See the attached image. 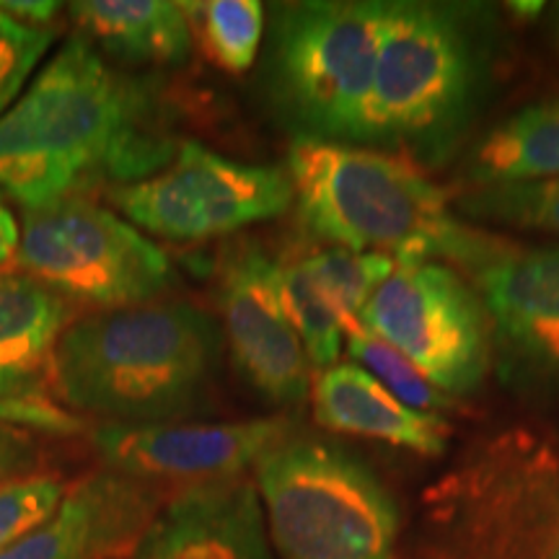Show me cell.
Instances as JSON below:
<instances>
[{"instance_id": "obj_1", "label": "cell", "mask_w": 559, "mask_h": 559, "mask_svg": "<svg viewBox=\"0 0 559 559\" xmlns=\"http://www.w3.org/2000/svg\"><path fill=\"white\" fill-rule=\"evenodd\" d=\"M179 143L158 83L73 34L0 117V192L21 210L88 198L164 169Z\"/></svg>"}, {"instance_id": "obj_2", "label": "cell", "mask_w": 559, "mask_h": 559, "mask_svg": "<svg viewBox=\"0 0 559 559\" xmlns=\"http://www.w3.org/2000/svg\"><path fill=\"white\" fill-rule=\"evenodd\" d=\"M223 360V332L187 300H148L73 319L52 349L55 396L104 425L181 423L205 409Z\"/></svg>"}, {"instance_id": "obj_3", "label": "cell", "mask_w": 559, "mask_h": 559, "mask_svg": "<svg viewBox=\"0 0 559 559\" xmlns=\"http://www.w3.org/2000/svg\"><path fill=\"white\" fill-rule=\"evenodd\" d=\"M492 75L481 9L389 0L368 109V148L438 166L472 130Z\"/></svg>"}, {"instance_id": "obj_4", "label": "cell", "mask_w": 559, "mask_h": 559, "mask_svg": "<svg viewBox=\"0 0 559 559\" xmlns=\"http://www.w3.org/2000/svg\"><path fill=\"white\" fill-rule=\"evenodd\" d=\"M288 177L300 223L330 247L469 270L495 241L461 226L445 194L402 156L293 138Z\"/></svg>"}, {"instance_id": "obj_5", "label": "cell", "mask_w": 559, "mask_h": 559, "mask_svg": "<svg viewBox=\"0 0 559 559\" xmlns=\"http://www.w3.org/2000/svg\"><path fill=\"white\" fill-rule=\"evenodd\" d=\"M386 0H300L272 11L264 88L293 135L366 145Z\"/></svg>"}, {"instance_id": "obj_6", "label": "cell", "mask_w": 559, "mask_h": 559, "mask_svg": "<svg viewBox=\"0 0 559 559\" xmlns=\"http://www.w3.org/2000/svg\"><path fill=\"white\" fill-rule=\"evenodd\" d=\"M254 485L277 559H394L396 502L342 445L290 432L257 461Z\"/></svg>"}, {"instance_id": "obj_7", "label": "cell", "mask_w": 559, "mask_h": 559, "mask_svg": "<svg viewBox=\"0 0 559 559\" xmlns=\"http://www.w3.org/2000/svg\"><path fill=\"white\" fill-rule=\"evenodd\" d=\"M16 264L66 300L96 311L148 304L177 285L169 254L91 198L24 210Z\"/></svg>"}, {"instance_id": "obj_8", "label": "cell", "mask_w": 559, "mask_h": 559, "mask_svg": "<svg viewBox=\"0 0 559 559\" xmlns=\"http://www.w3.org/2000/svg\"><path fill=\"white\" fill-rule=\"evenodd\" d=\"M109 198L145 234L207 241L280 218L293 205V185L277 166L243 164L198 140H181L164 169L115 187Z\"/></svg>"}, {"instance_id": "obj_9", "label": "cell", "mask_w": 559, "mask_h": 559, "mask_svg": "<svg viewBox=\"0 0 559 559\" xmlns=\"http://www.w3.org/2000/svg\"><path fill=\"white\" fill-rule=\"evenodd\" d=\"M362 330L400 349L445 396H469L487 379L485 306L443 262H396L368 298Z\"/></svg>"}, {"instance_id": "obj_10", "label": "cell", "mask_w": 559, "mask_h": 559, "mask_svg": "<svg viewBox=\"0 0 559 559\" xmlns=\"http://www.w3.org/2000/svg\"><path fill=\"white\" fill-rule=\"evenodd\" d=\"M218 306L230 358L262 400L296 407L311 394V360L280 296L277 260L236 241L218 264Z\"/></svg>"}, {"instance_id": "obj_11", "label": "cell", "mask_w": 559, "mask_h": 559, "mask_svg": "<svg viewBox=\"0 0 559 559\" xmlns=\"http://www.w3.org/2000/svg\"><path fill=\"white\" fill-rule=\"evenodd\" d=\"M296 432L290 417L272 415L241 423H166L124 428L99 425L91 443L104 469L145 485L192 487L243 477L272 445Z\"/></svg>"}, {"instance_id": "obj_12", "label": "cell", "mask_w": 559, "mask_h": 559, "mask_svg": "<svg viewBox=\"0 0 559 559\" xmlns=\"http://www.w3.org/2000/svg\"><path fill=\"white\" fill-rule=\"evenodd\" d=\"M469 272L508 376L559 396V247L492 241Z\"/></svg>"}, {"instance_id": "obj_13", "label": "cell", "mask_w": 559, "mask_h": 559, "mask_svg": "<svg viewBox=\"0 0 559 559\" xmlns=\"http://www.w3.org/2000/svg\"><path fill=\"white\" fill-rule=\"evenodd\" d=\"M164 498L153 485L111 469L70 485L60 508L0 559H132Z\"/></svg>"}, {"instance_id": "obj_14", "label": "cell", "mask_w": 559, "mask_h": 559, "mask_svg": "<svg viewBox=\"0 0 559 559\" xmlns=\"http://www.w3.org/2000/svg\"><path fill=\"white\" fill-rule=\"evenodd\" d=\"M132 559H275L254 479L177 489L158 508Z\"/></svg>"}, {"instance_id": "obj_15", "label": "cell", "mask_w": 559, "mask_h": 559, "mask_svg": "<svg viewBox=\"0 0 559 559\" xmlns=\"http://www.w3.org/2000/svg\"><path fill=\"white\" fill-rule=\"evenodd\" d=\"M311 402L321 428L342 436L381 440L428 459L443 456L449 445V423L443 417L404 407L358 362L319 370L311 383Z\"/></svg>"}, {"instance_id": "obj_16", "label": "cell", "mask_w": 559, "mask_h": 559, "mask_svg": "<svg viewBox=\"0 0 559 559\" xmlns=\"http://www.w3.org/2000/svg\"><path fill=\"white\" fill-rule=\"evenodd\" d=\"M70 321L60 293L21 270H0V400H45L39 383Z\"/></svg>"}, {"instance_id": "obj_17", "label": "cell", "mask_w": 559, "mask_h": 559, "mask_svg": "<svg viewBox=\"0 0 559 559\" xmlns=\"http://www.w3.org/2000/svg\"><path fill=\"white\" fill-rule=\"evenodd\" d=\"M70 19L94 47L132 66L177 68L190 60L194 39L181 3L166 0H81Z\"/></svg>"}, {"instance_id": "obj_18", "label": "cell", "mask_w": 559, "mask_h": 559, "mask_svg": "<svg viewBox=\"0 0 559 559\" xmlns=\"http://www.w3.org/2000/svg\"><path fill=\"white\" fill-rule=\"evenodd\" d=\"M477 187L559 179V99L531 104L481 138L472 151Z\"/></svg>"}, {"instance_id": "obj_19", "label": "cell", "mask_w": 559, "mask_h": 559, "mask_svg": "<svg viewBox=\"0 0 559 559\" xmlns=\"http://www.w3.org/2000/svg\"><path fill=\"white\" fill-rule=\"evenodd\" d=\"M277 280L283 306L288 311L293 326H296L300 345L309 355L311 368L326 370L337 366L345 326H342L340 313L332 306L330 296L321 290L317 277L306 264L304 251L280 257Z\"/></svg>"}, {"instance_id": "obj_20", "label": "cell", "mask_w": 559, "mask_h": 559, "mask_svg": "<svg viewBox=\"0 0 559 559\" xmlns=\"http://www.w3.org/2000/svg\"><path fill=\"white\" fill-rule=\"evenodd\" d=\"M192 39L210 60L228 73H247L264 39V5L260 0H200L181 3Z\"/></svg>"}, {"instance_id": "obj_21", "label": "cell", "mask_w": 559, "mask_h": 559, "mask_svg": "<svg viewBox=\"0 0 559 559\" xmlns=\"http://www.w3.org/2000/svg\"><path fill=\"white\" fill-rule=\"evenodd\" d=\"M304 260L321 290L330 296L332 306L337 309L342 326H345V340L349 334L366 332L362 330V309L373 290L396 267V260L376 254V251H349L342 247L309 249L304 251Z\"/></svg>"}, {"instance_id": "obj_22", "label": "cell", "mask_w": 559, "mask_h": 559, "mask_svg": "<svg viewBox=\"0 0 559 559\" xmlns=\"http://www.w3.org/2000/svg\"><path fill=\"white\" fill-rule=\"evenodd\" d=\"M461 210L479 221L559 236V179L477 187L461 198Z\"/></svg>"}, {"instance_id": "obj_23", "label": "cell", "mask_w": 559, "mask_h": 559, "mask_svg": "<svg viewBox=\"0 0 559 559\" xmlns=\"http://www.w3.org/2000/svg\"><path fill=\"white\" fill-rule=\"evenodd\" d=\"M347 349L360 368H366L376 381L381 383L389 394H394L404 407L425 412V415H438V412L451 407V396L438 391L425 379L412 362L404 358L400 349L386 342L373 337L370 332H358L347 337Z\"/></svg>"}, {"instance_id": "obj_24", "label": "cell", "mask_w": 559, "mask_h": 559, "mask_svg": "<svg viewBox=\"0 0 559 559\" xmlns=\"http://www.w3.org/2000/svg\"><path fill=\"white\" fill-rule=\"evenodd\" d=\"M70 485L60 474L34 472L0 485V551L37 531L60 508Z\"/></svg>"}, {"instance_id": "obj_25", "label": "cell", "mask_w": 559, "mask_h": 559, "mask_svg": "<svg viewBox=\"0 0 559 559\" xmlns=\"http://www.w3.org/2000/svg\"><path fill=\"white\" fill-rule=\"evenodd\" d=\"M55 37L52 26L24 24L0 11V117L16 104Z\"/></svg>"}, {"instance_id": "obj_26", "label": "cell", "mask_w": 559, "mask_h": 559, "mask_svg": "<svg viewBox=\"0 0 559 559\" xmlns=\"http://www.w3.org/2000/svg\"><path fill=\"white\" fill-rule=\"evenodd\" d=\"M0 423L47 436H75L83 419L50 400H0Z\"/></svg>"}, {"instance_id": "obj_27", "label": "cell", "mask_w": 559, "mask_h": 559, "mask_svg": "<svg viewBox=\"0 0 559 559\" xmlns=\"http://www.w3.org/2000/svg\"><path fill=\"white\" fill-rule=\"evenodd\" d=\"M39 461L37 432L0 423V485L39 472Z\"/></svg>"}, {"instance_id": "obj_28", "label": "cell", "mask_w": 559, "mask_h": 559, "mask_svg": "<svg viewBox=\"0 0 559 559\" xmlns=\"http://www.w3.org/2000/svg\"><path fill=\"white\" fill-rule=\"evenodd\" d=\"M0 11L9 13L16 21H24V24L32 26H50V21L58 16L60 3H52V0H32V3H24V0H0Z\"/></svg>"}, {"instance_id": "obj_29", "label": "cell", "mask_w": 559, "mask_h": 559, "mask_svg": "<svg viewBox=\"0 0 559 559\" xmlns=\"http://www.w3.org/2000/svg\"><path fill=\"white\" fill-rule=\"evenodd\" d=\"M19 247V223L16 215L9 202H5V194L0 192V267L9 264L13 257H16Z\"/></svg>"}, {"instance_id": "obj_30", "label": "cell", "mask_w": 559, "mask_h": 559, "mask_svg": "<svg viewBox=\"0 0 559 559\" xmlns=\"http://www.w3.org/2000/svg\"><path fill=\"white\" fill-rule=\"evenodd\" d=\"M513 9L521 13H536V11H542V3H513Z\"/></svg>"}]
</instances>
